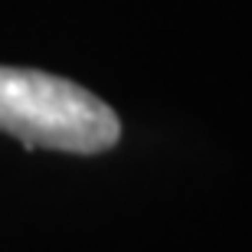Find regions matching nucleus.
<instances>
[{"mask_svg":"<svg viewBox=\"0 0 252 252\" xmlns=\"http://www.w3.org/2000/svg\"><path fill=\"white\" fill-rule=\"evenodd\" d=\"M0 131L27 148L98 154L118 141L122 125L82 85L36 69L0 65Z\"/></svg>","mask_w":252,"mask_h":252,"instance_id":"1","label":"nucleus"}]
</instances>
